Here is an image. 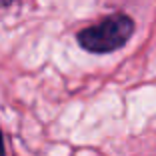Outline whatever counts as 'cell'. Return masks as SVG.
<instances>
[{"label": "cell", "mask_w": 156, "mask_h": 156, "mask_svg": "<svg viewBox=\"0 0 156 156\" xmlns=\"http://www.w3.org/2000/svg\"><path fill=\"white\" fill-rule=\"evenodd\" d=\"M134 32V22L126 14H114L110 18L102 20L96 26H90L78 34V42L84 50L104 54L122 48L130 40Z\"/></svg>", "instance_id": "cell-1"}, {"label": "cell", "mask_w": 156, "mask_h": 156, "mask_svg": "<svg viewBox=\"0 0 156 156\" xmlns=\"http://www.w3.org/2000/svg\"><path fill=\"white\" fill-rule=\"evenodd\" d=\"M0 156H4V140H2V132H0Z\"/></svg>", "instance_id": "cell-2"}, {"label": "cell", "mask_w": 156, "mask_h": 156, "mask_svg": "<svg viewBox=\"0 0 156 156\" xmlns=\"http://www.w3.org/2000/svg\"><path fill=\"white\" fill-rule=\"evenodd\" d=\"M10 2H12V0H0V6H8Z\"/></svg>", "instance_id": "cell-3"}]
</instances>
